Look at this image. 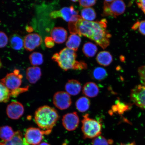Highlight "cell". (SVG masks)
<instances>
[{"instance_id": "obj_1", "label": "cell", "mask_w": 145, "mask_h": 145, "mask_svg": "<svg viewBox=\"0 0 145 145\" xmlns=\"http://www.w3.org/2000/svg\"><path fill=\"white\" fill-rule=\"evenodd\" d=\"M107 21L103 19L99 21H88L82 18L76 22L68 24L71 33L83 35L94 41L103 48L110 45L111 35L106 29Z\"/></svg>"}, {"instance_id": "obj_2", "label": "cell", "mask_w": 145, "mask_h": 145, "mask_svg": "<svg viewBox=\"0 0 145 145\" xmlns=\"http://www.w3.org/2000/svg\"><path fill=\"white\" fill-rule=\"evenodd\" d=\"M77 57L75 51L65 48L59 53L54 54L52 59L57 62L60 67L65 71L71 69H86L88 68L86 63L83 61H76Z\"/></svg>"}, {"instance_id": "obj_3", "label": "cell", "mask_w": 145, "mask_h": 145, "mask_svg": "<svg viewBox=\"0 0 145 145\" xmlns=\"http://www.w3.org/2000/svg\"><path fill=\"white\" fill-rule=\"evenodd\" d=\"M58 113L55 109L44 106L36 110L34 119L40 128L43 130L52 131L59 119Z\"/></svg>"}, {"instance_id": "obj_4", "label": "cell", "mask_w": 145, "mask_h": 145, "mask_svg": "<svg viewBox=\"0 0 145 145\" xmlns=\"http://www.w3.org/2000/svg\"><path fill=\"white\" fill-rule=\"evenodd\" d=\"M82 121V131L86 138H93L100 135L102 124L99 121L91 118L88 114L83 116Z\"/></svg>"}, {"instance_id": "obj_5", "label": "cell", "mask_w": 145, "mask_h": 145, "mask_svg": "<svg viewBox=\"0 0 145 145\" xmlns=\"http://www.w3.org/2000/svg\"><path fill=\"white\" fill-rule=\"evenodd\" d=\"M126 8V5L122 1H105L102 16L116 18L124 13Z\"/></svg>"}, {"instance_id": "obj_6", "label": "cell", "mask_w": 145, "mask_h": 145, "mask_svg": "<svg viewBox=\"0 0 145 145\" xmlns=\"http://www.w3.org/2000/svg\"><path fill=\"white\" fill-rule=\"evenodd\" d=\"M78 11L76 10L73 6L64 7L60 10L54 11L51 12L50 17L52 19H56L61 18L67 22H76L82 19L78 15Z\"/></svg>"}, {"instance_id": "obj_7", "label": "cell", "mask_w": 145, "mask_h": 145, "mask_svg": "<svg viewBox=\"0 0 145 145\" xmlns=\"http://www.w3.org/2000/svg\"><path fill=\"white\" fill-rule=\"evenodd\" d=\"M51 132V131L41 130L38 128L30 127L26 130L24 138L29 144L38 145L42 140L44 135H49Z\"/></svg>"}, {"instance_id": "obj_8", "label": "cell", "mask_w": 145, "mask_h": 145, "mask_svg": "<svg viewBox=\"0 0 145 145\" xmlns=\"http://www.w3.org/2000/svg\"><path fill=\"white\" fill-rule=\"evenodd\" d=\"M23 76L19 70L15 69L13 72L7 74L1 80V82L8 89L12 91L20 88L22 83Z\"/></svg>"}, {"instance_id": "obj_9", "label": "cell", "mask_w": 145, "mask_h": 145, "mask_svg": "<svg viewBox=\"0 0 145 145\" xmlns=\"http://www.w3.org/2000/svg\"><path fill=\"white\" fill-rule=\"evenodd\" d=\"M130 98L134 104L145 110V85L140 84L131 90Z\"/></svg>"}, {"instance_id": "obj_10", "label": "cell", "mask_w": 145, "mask_h": 145, "mask_svg": "<svg viewBox=\"0 0 145 145\" xmlns=\"http://www.w3.org/2000/svg\"><path fill=\"white\" fill-rule=\"evenodd\" d=\"M53 103L56 107L61 110L67 109L72 104V100L69 95L67 92L59 91L54 94Z\"/></svg>"}, {"instance_id": "obj_11", "label": "cell", "mask_w": 145, "mask_h": 145, "mask_svg": "<svg viewBox=\"0 0 145 145\" xmlns=\"http://www.w3.org/2000/svg\"><path fill=\"white\" fill-rule=\"evenodd\" d=\"M79 118L77 112L65 114L62 119L63 127L69 131H72L77 128L79 124Z\"/></svg>"}, {"instance_id": "obj_12", "label": "cell", "mask_w": 145, "mask_h": 145, "mask_svg": "<svg viewBox=\"0 0 145 145\" xmlns=\"http://www.w3.org/2000/svg\"><path fill=\"white\" fill-rule=\"evenodd\" d=\"M23 105L18 101H13L9 104L7 108V113L10 119L17 120L20 118L24 113Z\"/></svg>"}, {"instance_id": "obj_13", "label": "cell", "mask_w": 145, "mask_h": 145, "mask_svg": "<svg viewBox=\"0 0 145 145\" xmlns=\"http://www.w3.org/2000/svg\"><path fill=\"white\" fill-rule=\"evenodd\" d=\"M42 40L37 33H31L25 36L24 43V48L29 51H32L40 45Z\"/></svg>"}, {"instance_id": "obj_14", "label": "cell", "mask_w": 145, "mask_h": 145, "mask_svg": "<svg viewBox=\"0 0 145 145\" xmlns=\"http://www.w3.org/2000/svg\"><path fill=\"white\" fill-rule=\"evenodd\" d=\"M50 35L54 42L61 44L66 40L68 33L66 30L62 27H55L51 31Z\"/></svg>"}, {"instance_id": "obj_15", "label": "cell", "mask_w": 145, "mask_h": 145, "mask_svg": "<svg viewBox=\"0 0 145 145\" xmlns=\"http://www.w3.org/2000/svg\"><path fill=\"white\" fill-rule=\"evenodd\" d=\"M27 79L31 84H35L40 79L42 75L41 70L38 67H30L27 69Z\"/></svg>"}, {"instance_id": "obj_16", "label": "cell", "mask_w": 145, "mask_h": 145, "mask_svg": "<svg viewBox=\"0 0 145 145\" xmlns=\"http://www.w3.org/2000/svg\"><path fill=\"white\" fill-rule=\"evenodd\" d=\"M80 82L76 80H69L65 86V89L69 95H76L80 93L81 90Z\"/></svg>"}, {"instance_id": "obj_17", "label": "cell", "mask_w": 145, "mask_h": 145, "mask_svg": "<svg viewBox=\"0 0 145 145\" xmlns=\"http://www.w3.org/2000/svg\"><path fill=\"white\" fill-rule=\"evenodd\" d=\"M82 92L87 97H95L98 95L99 88L95 83L90 82L84 84L83 87Z\"/></svg>"}, {"instance_id": "obj_18", "label": "cell", "mask_w": 145, "mask_h": 145, "mask_svg": "<svg viewBox=\"0 0 145 145\" xmlns=\"http://www.w3.org/2000/svg\"><path fill=\"white\" fill-rule=\"evenodd\" d=\"M0 145H29L24 138L22 133L20 131L15 132L11 140L7 142H0Z\"/></svg>"}, {"instance_id": "obj_19", "label": "cell", "mask_w": 145, "mask_h": 145, "mask_svg": "<svg viewBox=\"0 0 145 145\" xmlns=\"http://www.w3.org/2000/svg\"><path fill=\"white\" fill-rule=\"evenodd\" d=\"M96 60L99 65L104 66L109 65L113 61V57L110 52L106 51L101 52L98 54Z\"/></svg>"}, {"instance_id": "obj_20", "label": "cell", "mask_w": 145, "mask_h": 145, "mask_svg": "<svg viewBox=\"0 0 145 145\" xmlns=\"http://www.w3.org/2000/svg\"><path fill=\"white\" fill-rule=\"evenodd\" d=\"M81 42V39L77 34H72L68 38L66 43L67 48L77 51Z\"/></svg>"}, {"instance_id": "obj_21", "label": "cell", "mask_w": 145, "mask_h": 145, "mask_svg": "<svg viewBox=\"0 0 145 145\" xmlns=\"http://www.w3.org/2000/svg\"><path fill=\"white\" fill-rule=\"evenodd\" d=\"M15 132L11 127L5 126L0 127V138L3 142H7L11 140L13 138Z\"/></svg>"}, {"instance_id": "obj_22", "label": "cell", "mask_w": 145, "mask_h": 145, "mask_svg": "<svg viewBox=\"0 0 145 145\" xmlns=\"http://www.w3.org/2000/svg\"><path fill=\"white\" fill-rule=\"evenodd\" d=\"M10 43L12 48L17 51H20L24 46V41L21 36L17 34H14L10 37Z\"/></svg>"}, {"instance_id": "obj_23", "label": "cell", "mask_w": 145, "mask_h": 145, "mask_svg": "<svg viewBox=\"0 0 145 145\" xmlns=\"http://www.w3.org/2000/svg\"><path fill=\"white\" fill-rule=\"evenodd\" d=\"M75 105L78 111L83 113L87 111L89 108L90 101L88 98L82 97L77 100Z\"/></svg>"}, {"instance_id": "obj_24", "label": "cell", "mask_w": 145, "mask_h": 145, "mask_svg": "<svg viewBox=\"0 0 145 145\" xmlns=\"http://www.w3.org/2000/svg\"><path fill=\"white\" fill-rule=\"evenodd\" d=\"M97 45L90 42L85 43L82 48L83 53L88 57H94L97 53Z\"/></svg>"}, {"instance_id": "obj_25", "label": "cell", "mask_w": 145, "mask_h": 145, "mask_svg": "<svg viewBox=\"0 0 145 145\" xmlns=\"http://www.w3.org/2000/svg\"><path fill=\"white\" fill-rule=\"evenodd\" d=\"M81 18L86 21H92L94 20L97 15L95 10L91 8H86L82 9L81 12Z\"/></svg>"}, {"instance_id": "obj_26", "label": "cell", "mask_w": 145, "mask_h": 145, "mask_svg": "<svg viewBox=\"0 0 145 145\" xmlns=\"http://www.w3.org/2000/svg\"><path fill=\"white\" fill-rule=\"evenodd\" d=\"M10 91L2 83L0 82V102L6 103L10 100Z\"/></svg>"}, {"instance_id": "obj_27", "label": "cell", "mask_w": 145, "mask_h": 145, "mask_svg": "<svg viewBox=\"0 0 145 145\" xmlns=\"http://www.w3.org/2000/svg\"><path fill=\"white\" fill-rule=\"evenodd\" d=\"M92 77L94 79L98 81H101L107 76L108 73L105 69L97 67L94 69L92 73Z\"/></svg>"}, {"instance_id": "obj_28", "label": "cell", "mask_w": 145, "mask_h": 145, "mask_svg": "<svg viewBox=\"0 0 145 145\" xmlns=\"http://www.w3.org/2000/svg\"><path fill=\"white\" fill-rule=\"evenodd\" d=\"M30 63L34 66H37L42 64L43 61L42 54L39 52H33L29 57Z\"/></svg>"}, {"instance_id": "obj_29", "label": "cell", "mask_w": 145, "mask_h": 145, "mask_svg": "<svg viewBox=\"0 0 145 145\" xmlns=\"http://www.w3.org/2000/svg\"><path fill=\"white\" fill-rule=\"evenodd\" d=\"M111 140H108L103 136L99 135L95 138L92 142V145H109L113 143Z\"/></svg>"}, {"instance_id": "obj_30", "label": "cell", "mask_w": 145, "mask_h": 145, "mask_svg": "<svg viewBox=\"0 0 145 145\" xmlns=\"http://www.w3.org/2000/svg\"><path fill=\"white\" fill-rule=\"evenodd\" d=\"M132 28L134 30L138 29L141 34L145 35V20L137 22L133 25Z\"/></svg>"}, {"instance_id": "obj_31", "label": "cell", "mask_w": 145, "mask_h": 145, "mask_svg": "<svg viewBox=\"0 0 145 145\" xmlns=\"http://www.w3.org/2000/svg\"><path fill=\"white\" fill-rule=\"evenodd\" d=\"M8 38L4 32L0 31V48H4L8 44Z\"/></svg>"}, {"instance_id": "obj_32", "label": "cell", "mask_w": 145, "mask_h": 145, "mask_svg": "<svg viewBox=\"0 0 145 145\" xmlns=\"http://www.w3.org/2000/svg\"><path fill=\"white\" fill-rule=\"evenodd\" d=\"M138 72L141 83L145 85V65L139 67L138 69Z\"/></svg>"}, {"instance_id": "obj_33", "label": "cell", "mask_w": 145, "mask_h": 145, "mask_svg": "<svg viewBox=\"0 0 145 145\" xmlns=\"http://www.w3.org/2000/svg\"><path fill=\"white\" fill-rule=\"evenodd\" d=\"M80 5L81 6L85 8H89V7L93 6L95 5L97 1L95 0L93 1H79Z\"/></svg>"}, {"instance_id": "obj_34", "label": "cell", "mask_w": 145, "mask_h": 145, "mask_svg": "<svg viewBox=\"0 0 145 145\" xmlns=\"http://www.w3.org/2000/svg\"><path fill=\"white\" fill-rule=\"evenodd\" d=\"M28 89V87L24 88H19L12 91H10L11 95L13 97H17L19 94L26 91Z\"/></svg>"}, {"instance_id": "obj_35", "label": "cell", "mask_w": 145, "mask_h": 145, "mask_svg": "<svg viewBox=\"0 0 145 145\" xmlns=\"http://www.w3.org/2000/svg\"><path fill=\"white\" fill-rule=\"evenodd\" d=\"M54 41L51 37L47 36L45 38L44 43L47 48H53L54 45Z\"/></svg>"}, {"instance_id": "obj_36", "label": "cell", "mask_w": 145, "mask_h": 145, "mask_svg": "<svg viewBox=\"0 0 145 145\" xmlns=\"http://www.w3.org/2000/svg\"><path fill=\"white\" fill-rule=\"evenodd\" d=\"M138 7L140 8L145 14V0H140L136 1Z\"/></svg>"}, {"instance_id": "obj_37", "label": "cell", "mask_w": 145, "mask_h": 145, "mask_svg": "<svg viewBox=\"0 0 145 145\" xmlns=\"http://www.w3.org/2000/svg\"><path fill=\"white\" fill-rule=\"evenodd\" d=\"M26 30L27 31H28L29 32H31L32 31L33 29L31 28V27H27Z\"/></svg>"}, {"instance_id": "obj_38", "label": "cell", "mask_w": 145, "mask_h": 145, "mask_svg": "<svg viewBox=\"0 0 145 145\" xmlns=\"http://www.w3.org/2000/svg\"><path fill=\"white\" fill-rule=\"evenodd\" d=\"M120 145H136L135 142H133L129 144H121Z\"/></svg>"}, {"instance_id": "obj_39", "label": "cell", "mask_w": 145, "mask_h": 145, "mask_svg": "<svg viewBox=\"0 0 145 145\" xmlns=\"http://www.w3.org/2000/svg\"><path fill=\"white\" fill-rule=\"evenodd\" d=\"M38 145H50V144L47 142H43L40 143V144Z\"/></svg>"}, {"instance_id": "obj_40", "label": "cell", "mask_w": 145, "mask_h": 145, "mask_svg": "<svg viewBox=\"0 0 145 145\" xmlns=\"http://www.w3.org/2000/svg\"><path fill=\"white\" fill-rule=\"evenodd\" d=\"M2 67V64L1 60L0 59V69Z\"/></svg>"}, {"instance_id": "obj_41", "label": "cell", "mask_w": 145, "mask_h": 145, "mask_svg": "<svg viewBox=\"0 0 145 145\" xmlns=\"http://www.w3.org/2000/svg\"><path fill=\"white\" fill-rule=\"evenodd\" d=\"M72 2H76L77 1H71Z\"/></svg>"}]
</instances>
